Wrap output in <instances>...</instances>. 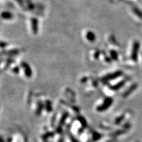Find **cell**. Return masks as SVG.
<instances>
[{
	"label": "cell",
	"instance_id": "6da1fadb",
	"mask_svg": "<svg viewBox=\"0 0 142 142\" xmlns=\"http://www.w3.org/2000/svg\"><path fill=\"white\" fill-rule=\"evenodd\" d=\"M104 104H105V105H102L101 106L99 107L98 108V110L99 111H103V110H106V108H107L110 105V104H111V99H107L105 102Z\"/></svg>",
	"mask_w": 142,
	"mask_h": 142
},
{
	"label": "cell",
	"instance_id": "7a4b0ae2",
	"mask_svg": "<svg viewBox=\"0 0 142 142\" xmlns=\"http://www.w3.org/2000/svg\"><path fill=\"white\" fill-rule=\"evenodd\" d=\"M87 37L88 40H89V41H93L95 39V35L94 34V33L91 32V31H89V32L87 33Z\"/></svg>",
	"mask_w": 142,
	"mask_h": 142
}]
</instances>
